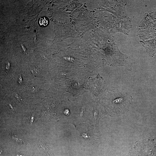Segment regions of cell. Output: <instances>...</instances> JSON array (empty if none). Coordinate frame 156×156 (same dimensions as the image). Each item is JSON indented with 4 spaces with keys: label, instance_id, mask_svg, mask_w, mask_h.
<instances>
[{
    "label": "cell",
    "instance_id": "cell-6",
    "mask_svg": "<svg viewBox=\"0 0 156 156\" xmlns=\"http://www.w3.org/2000/svg\"><path fill=\"white\" fill-rule=\"evenodd\" d=\"M18 82L19 84H23V83L22 78L21 76H20L18 78Z\"/></svg>",
    "mask_w": 156,
    "mask_h": 156
},
{
    "label": "cell",
    "instance_id": "cell-3",
    "mask_svg": "<svg viewBox=\"0 0 156 156\" xmlns=\"http://www.w3.org/2000/svg\"><path fill=\"white\" fill-rule=\"evenodd\" d=\"M39 24L41 27H44L47 26L48 24V20L46 17H41L39 20Z\"/></svg>",
    "mask_w": 156,
    "mask_h": 156
},
{
    "label": "cell",
    "instance_id": "cell-2",
    "mask_svg": "<svg viewBox=\"0 0 156 156\" xmlns=\"http://www.w3.org/2000/svg\"><path fill=\"white\" fill-rule=\"evenodd\" d=\"M39 147L40 151L45 154H49V149L47 146L40 141L39 142Z\"/></svg>",
    "mask_w": 156,
    "mask_h": 156
},
{
    "label": "cell",
    "instance_id": "cell-1",
    "mask_svg": "<svg viewBox=\"0 0 156 156\" xmlns=\"http://www.w3.org/2000/svg\"><path fill=\"white\" fill-rule=\"evenodd\" d=\"M10 135L12 140L15 141L16 142L23 145L26 144V143L21 136L13 134H11Z\"/></svg>",
    "mask_w": 156,
    "mask_h": 156
},
{
    "label": "cell",
    "instance_id": "cell-5",
    "mask_svg": "<svg viewBox=\"0 0 156 156\" xmlns=\"http://www.w3.org/2000/svg\"><path fill=\"white\" fill-rule=\"evenodd\" d=\"M14 96L16 98L18 99V100L20 102H21V101L22 100V98L20 96L17 94L15 93L14 94Z\"/></svg>",
    "mask_w": 156,
    "mask_h": 156
},
{
    "label": "cell",
    "instance_id": "cell-8",
    "mask_svg": "<svg viewBox=\"0 0 156 156\" xmlns=\"http://www.w3.org/2000/svg\"><path fill=\"white\" fill-rule=\"evenodd\" d=\"M6 71L7 72H8L9 70L10 69V64L9 63L7 64V65H6Z\"/></svg>",
    "mask_w": 156,
    "mask_h": 156
},
{
    "label": "cell",
    "instance_id": "cell-4",
    "mask_svg": "<svg viewBox=\"0 0 156 156\" xmlns=\"http://www.w3.org/2000/svg\"><path fill=\"white\" fill-rule=\"evenodd\" d=\"M30 71L33 75L36 76H38L40 74L39 71L36 67L34 68V69L30 70Z\"/></svg>",
    "mask_w": 156,
    "mask_h": 156
},
{
    "label": "cell",
    "instance_id": "cell-7",
    "mask_svg": "<svg viewBox=\"0 0 156 156\" xmlns=\"http://www.w3.org/2000/svg\"><path fill=\"white\" fill-rule=\"evenodd\" d=\"M8 107L9 108V109L12 113H14V109L11 103H9V105H8Z\"/></svg>",
    "mask_w": 156,
    "mask_h": 156
}]
</instances>
